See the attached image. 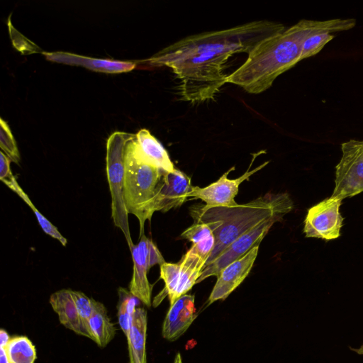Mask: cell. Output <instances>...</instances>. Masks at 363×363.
Masks as SVG:
<instances>
[{"mask_svg":"<svg viewBox=\"0 0 363 363\" xmlns=\"http://www.w3.org/2000/svg\"><path fill=\"white\" fill-rule=\"evenodd\" d=\"M283 24L256 21L233 28L188 36L164 48L148 61L170 67L180 80L183 100L213 99L227 83L224 65L236 53L249 54L263 40L285 30Z\"/></svg>","mask_w":363,"mask_h":363,"instance_id":"cell-1","label":"cell"},{"mask_svg":"<svg viewBox=\"0 0 363 363\" xmlns=\"http://www.w3.org/2000/svg\"><path fill=\"white\" fill-rule=\"evenodd\" d=\"M355 25L353 18L301 20L258 43L245 62L228 75L227 83L236 84L250 94L262 93L272 86L277 77L301 61L303 45L308 36L347 30Z\"/></svg>","mask_w":363,"mask_h":363,"instance_id":"cell-2","label":"cell"},{"mask_svg":"<svg viewBox=\"0 0 363 363\" xmlns=\"http://www.w3.org/2000/svg\"><path fill=\"white\" fill-rule=\"evenodd\" d=\"M293 208L294 203L285 192L267 193L249 203L230 207L192 206L190 214L195 222L207 224L216 239L214 249L204 267L213 262L238 237L270 217H284Z\"/></svg>","mask_w":363,"mask_h":363,"instance_id":"cell-3","label":"cell"},{"mask_svg":"<svg viewBox=\"0 0 363 363\" xmlns=\"http://www.w3.org/2000/svg\"><path fill=\"white\" fill-rule=\"evenodd\" d=\"M134 138L129 140L125 148L123 199L128 213L135 216L139 220L141 237L144 235L145 220H151V205L165 171L142 162L135 155L131 146Z\"/></svg>","mask_w":363,"mask_h":363,"instance_id":"cell-4","label":"cell"},{"mask_svg":"<svg viewBox=\"0 0 363 363\" xmlns=\"http://www.w3.org/2000/svg\"><path fill=\"white\" fill-rule=\"evenodd\" d=\"M135 134L116 131L113 133L106 143V174L111 195V216L114 225L125 235L130 250L134 246L132 241L128 213L123 199L125 148Z\"/></svg>","mask_w":363,"mask_h":363,"instance_id":"cell-5","label":"cell"},{"mask_svg":"<svg viewBox=\"0 0 363 363\" xmlns=\"http://www.w3.org/2000/svg\"><path fill=\"white\" fill-rule=\"evenodd\" d=\"M341 150L330 198L342 201L363 191V140H350L342 143Z\"/></svg>","mask_w":363,"mask_h":363,"instance_id":"cell-6","label":"cell"},{"mask_svg":"<svg viewBox=\"0 0 363 363\" xmlns=\"http://www.w3.org/2000/svg\"><path fill=\"white\" fill-rule=\"evenodd\" d=\"M206 260L189 250L177 263L164 262L160 265V279L164 290L158 296L161 300L168 296L170 305L186 294L200 277Z\"/></svg>","mask_w":363,"mask_h":363,"instance_id":"cell-7","label":"cell"},{"mask_svg":"<svg viewBox=\"0 0 363 363\" xmlns=\"http://www.w3.org/2000/svg\"><path fill=\"white\" fill-rule=\"evenodd\" d=\"M282 218L283 216H280L270 217L238 237L213 262L203 269L196 284L209 277H218L226 266L242 257L255 246L259 245L272 226Z\"/></svg>","mask_w":363,"mask_h":363,"instance_id":"cell-8","label":"cell"},{"mask_svg":"<svg viewBox=\"0 0 363 363\" xmlns=\"http://www.w3.org/2000/svg\"><path fill=\"white\" fill-rule=\"evenodd\" d=\"M342 201L325 199L308 210L303 233L306 238L330 240L340 235L343 218L340 212Z\"/></svg>","mask_w":363,"mask_h":363,"instance_id":"cell-9","label":"cell"},{"mask_svg":"<svg viewBox=\"0 0 363 363\" xmlns=\"http://www.w3.org/2000/svg\"><path fill=\"white\" fill-rule=\"evenodd\" d=\"M253 158L247 172L237 179L228 178L229 172L235 169L233 167L225 172L216 182L206 187L193 186L189 194V198L199 199L206 203L208 207L225 206L230 207L237 205L235 197L238 194L239 185L257 171L264 167L269 162H266L252 170H250L255 160Z\"/></svg>","mask_w":363,"mask_h":363,"instance_id":"cell-10","label":"cell"},{"mask_svg":"<svg viewBox=\"0 0 363 363\" xmlns=\"http://www.w3.org/2000/svg\"><path fill=\"white\" fill-rule=\"evenodd\" d=\"M192 186L191 178L182 171L175 169L173 172H164L151 205L152 216L155 211L165 213L182 206L189 198Z\"/></svg>","mask_w":363,"mask_h":363,"instance_id":"cell-11","label":"cell"},{"mask_svg":"<svg viewBox=\"0 0 363 363\" xmlns=\"http://www.w3.org/2000/svg\"><path fill=\"white\" fill-rule=\"evenodd\" d=\"M258 251L259 245H256L220 272L208 297V306L218 300H225L243 281L254 264Z\"/></svg>","mask_w":363,"mask_h":363,"instance_id":"cell-12","label":"cell"},{"mask_svg":"<svg viewBox=\"0 0 363 363\" xmlns=\"http://www.w3.org/2000/svg\"><path fill=\"white\" fill-rule=\"evenodd\" d=\"M150 239L145 235L130 250L133 261V273L129 284V291L146 306H151L152 285L147 279L150 269L148 260Z\"/></svg>","mask_w":363,"mask_h":363,"instance_id":"cell-13","label":"cell"},{"mask_svg":"<svg viewBox=\"0 0 363 363\" xmlns=\"http://www.w3.org/2000/svg\"><path fill=\"white\" fill-rule=\"evenodd\" d=\"M194 299V295L184 294L170 305L162 324L164 338L175 341L190 327L197 316Z\"/></svg>","mask_w":363,"mask_h":363,"instance_id":"cell-14","label":"cell"},{"mask_svg":"<svg viewBox=\"0 0 363 363\" xmlns=\"http://www.w3.org/2000/svg\"><path fill=\"white\" fill-rule=\"evenodd\" d=\"M135 155L142 162L170 172L175 168L168 152L147 129H141L131 140Z\"/></svg>","mask_w":363,"mask_h":363,"instance_id":"cell-15","label":"cell"},{"mask_svg":"<svg viewBox=\"0 0 363 363\" xmlns=\"http://www.w3.org/2000/svg\"><path fill=\"white\" fill-rule=\"evenodd\" d=\"M46 59L66 65L82 66L106 73H118L133 70L136 64L133 62L98 59L66 52H43Z\"/></svg>","mask_w":363,"mask_h":363,"instance_id":"cell-16","label":"cell"},{"mask_svg":"<svg viewBox=\"0 0 363 363\" xmlns=\"http://www.w3.org/2000/svg\"><path fill=\"white\" fill-rule=\"evenodd\" d=\"M50 303L62 325L77 335L91 340V335L81 318L70 289H61L53 293L50 297Z\"/></svg>","mask_w":363,"mask_h":363,"instance_id":"cell-17","label":"cell"},{"mask_svg":"<svg viewBox=\"0 0 363 363\" xmlns=\"http://www.w3.org/2000/svg\"><path fill=\"white\" fill-rule=\"evenodd\" d=\"M147 325V311L136 308L127 340L130 363H147L145 343Z\"/></svg>","mask_w":363,"mask_h":363,"instance_id":"cell-18","label":"cell"},{"mask_svg":"<svg viewBox=\"0 0 363 363\" xmlns=\"http://www.w3.org/2000/svg\"><path fill=\"white\" fill-rule=\"evenodd\" d=\"M92 313L89 328L93 340L100 348H104L115 337L116 328L111 323L104 305L91 298Z\"/></svg>","mask_w":363,"mask_h":363,"instance_id":"cell-19","label":"cell"},{"mask_svg":"<svg viewBox=\"0 0 363 363\" xmlns=\"http://www.w3.org/2000/svg\"><path fill=\"white\" fill-rule=\"evenodd\" d=\"M5 348L11 363H35V347L26 336L11 337Z\"/></svg>","mask_w":363,"mask_h":363,"instance_id":"cell-20","label":"cell"},{"mask_svg":"<svg viewBox=\"0 0 363 363\" xmlns=\"http://www.w3.org/2000/svg\"><path fill=\"white\" fill-rule=\"evenodd\" d=\"M5 184L13 191L17 194L32 209L43 230L48 235L57 239L63 246H66L67 242V239L64 238L59 232L58 229L36 208L28 196L19 186L16 178L11 182L5 183Z\"/></svg>","mask_w":363,"mask_h":363,"instance_id":"cell-21","label":"cell"},{"mask_svg":"<svg viewBox=\"0 0 363 363\" xmlns=\"http://www.w3.org/2000/svg\"><path fill=\"white\" fill-rule=\"evenodd\" d=\"M118 296L117 306L118 324L125 337H127L132 325L133 314L139 300L130 291L122 287L118 289Z\"/></svg>","mask_w":363,"mask_h":363,"instance_id":"cell-22","label":"cell"},{"mask_svg":"<svg viewBox=\"0 0 363 363\" xmlns=\"http://www.w3.org/2000/svg\"><path fill=\"white\" fill-rule=\"evenodd\" d=\"M0 147L13 162L18 164L20 153L11 130L6 121L0 118Z\"/></svg>","mask_w":363,"mask_h":363,"instance_id":"cell-23","label":"cell"},{"mask_svg":"<svg viewBox=\"0 0 363 363\" xmlns=\"http://www.w3.org/2000/svg\"><path fill=\"white\" fill-rule=\"evenodd\" d=\"M334 37L328 32L314 33L308 36L303 45L301 60L318 54Z\"/></svg>","mask_w":363,"mask_h":363,"instance_id":"cell-24","label":"cell"},{"mask_svg":"<svg viewBox=\"0 0 363 363\" xmlns=\"http://www.w3.org/2000/svg\"><path fill=\"white\" fill-rule=\"evenodd\" d=\"M212 235L213 231L207 224L195 222L181 234V237L188 240L193 245L206 240Z\"/></svg>","mask_w":363,"mask_h":363,"instance_id":"cell-25","label":"cell"},{"mask_svg":"<svg viewBox=\"0 0 363 363\" xmlns=\"http://www.w3.org/2000/svg\"><path fill=\"white\" fill-rule=\"evenodd\" d=\"M0 179L4 184L11 182L15 179L11 170V160L4 154L3 151L0 152Z\"/></svg>","mask_w":363,"mask_h":363,"instance_id":"cell-26","label":"cell"},{"mask_svg":"<svg viewBox=\"0 0 363 363\" xmlns=\"http://www.w3.org/2000/svg\"><path fill=\"white\" fill-rule=\"evenodd\" d=\"M148 260L150 268L155 264L162 265L166 262L160 250L151 240L149 243Z\"/></svg>","mask_w":363,"mask_h":363,"instance_id":"cell-27","label":"cell"},{"mask_svg":"<svg viewBox=\"0 0 363 363\" xmlns=\"http://www.w3.org/2000/svg\"><path fill=\"white\" fill-rule=\"evenodd\" d=\"M11 337L6 330L1 328L0 330V347H6Z\"/></svg>","mask_w":363,"mask_h":363,"instance_id":"cell-28","label":"cell"},{"mask_svg":"<svg viewBox=\"0 0 363 363\" xmlns=\"http://www.w3.org/2000/svg\"><path fill=\"white\" fill-rule=\"evenodd\" d=\"M0 363H11L5 347H0Z\"/></svg>","mask_w":363,"mask_h":363,"instance_id":"cell-29","label":"cell"},{"mask_svg":"<svg viewBox=\"0 0 363 363\" xmlns=\"http://www.w3.org/2000/svg\"><path fill=\"white\" fill-rule=\"evenodd\" d=\"M350 349L359 354L363 355V345H362L359 348H352L350 347Z\"/></svg>","mask_w":363,"mask_h":363,"instance_id":"cell-30","label":"cell"},{"mask_svg":"<svg viewBox=\"0 0 363 363\" xmlns=\"http://www.w3.org/2000/svg\"><path fill=\"white\" fill-rule=\"evenodd\" d=\"M173 363H182L181 354L179 352L177 353Z\"/></svg>","mask_w":363,"mask_h":363,"instance_id":"cell-31","label":"cell"}]
</instances>
